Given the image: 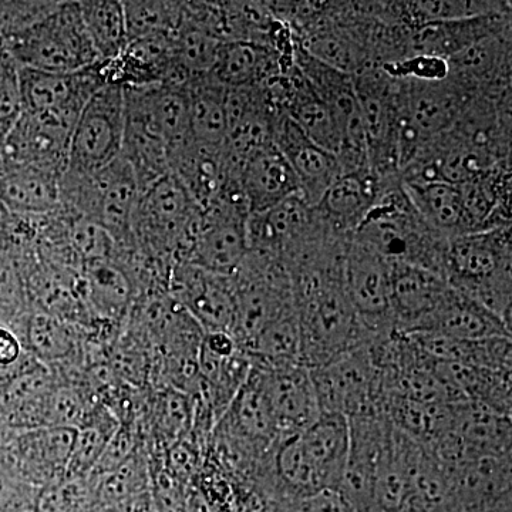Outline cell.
<instances>
[{
    "instance_id": "obj_24",
    "label": "cell",
    "mask_w": 512,
    "mask_h": 512,
    "mask_svg": "<svg viewBox=\"0 0 512 512\" xmlns=\"http://www.w3.org/2000/svg\"><path fill=\"white\" fill-rule=\"evenodd\" d=\"M295 66L268 46L251 42H222L208 76L225 89L261 86Z\"/></svg>"
},
{
    "instance_id": "obj_14",
    "label": "cell",
    "mask_w": 512,
    "mask_h": 512,
    "mask_svg": "<svg viewBox=\"0 0 512 512\" xmlns=\"http://www.w3.org/2000/svg\"><path fill=\"white\" fill-rule=\"evenodd\" d=\"M74 124L55 114L23 113L0 146V158L62 177Z\"/></svg>"
},
{
    "instance_id": "obj_33",
    "label": "cell",
    "mask_w": 512,
    "mask_h": 512,
    "mask_svg": "<svg viewBox=\"0 0 512 512\" xmlns=\"http://www.w3.org/2000/svg\"><path fill=\"white\" fill-rule=\"evenodd\" d=\"M30 311L22 272L8 252L0 251V325L20 336Z\"/></svg>"
},
{
    "instance_id": "obj_18",
    "label": "cell",
    "mask_w": 512,
    "mask_h": 512,
    "mask_svg": "<svg viewBox=\"0 0 512 512\" xmlns=\"http://www.w3.org/2000/svg\"><path fill=\"white\" fill-rule=\"evenodd\" d=\"M450 289L446 279L429 269L390 262V305L396 329L416 333L423 328Z\"/></svg>"
},
{
    "instance_id": "obj_32",
    "label": "cell",
    "mask_w": 512,
    "mask_h": 512,
    "mask_svg": "<svg viewBox=\"0 0 512 512\" xmlns=\"http://www.w3.org/2000/svg\"><path fill=\"white\" fill-rule=\"evenodd\" d=\"M128 42L175 35L184 19V2H123Z\"/></svg>"
},
{
    "instance_id": "obj_20",
    "label": "cell",
    "mask_w": 512,
    "mask_h": 512,
    "mask_svg": "<svg viewBox=\"0 0 512 512\" xmlns=\"http://www.w3.org/2000/svg\"><path fill=\"white\" fill-rule=\"evenodd\" d=\"M79 293L94 322L117 329L124 328L136 301V289L113 258L83 265Z\"/></svg>"
},
{
    "instance_id": "obj_10",
    "label": "cell",
    "mask_w": 512,
    "mask_h": 512,
    "mask_svg": "<svg viewBox=\"0 0 512 512\" xmlns=\"http://www.w3.org/2000/svg\"><path fill=\"white\" fill-rule=\"evenodd\" d=\"M343 286L372 342L397 330L390 305V262L386 258L349 238L343 258Z\"/></svg>"
},
{
    "instance_id": "obj_13",
    "label": "cell",
    "mask_w": 512,
    "mask_h": 512,
    "mask_svg": "<svg viewBox=\"0 0 512 512\" xmlns=\"http://www.w3.org/2000/svg\"><path fill=\"white\" fill-rule=\"evenodd\" d=\"M167 292L190 313L204 333L234 336L237 303L232 275L214 274L188 262H175Z\"/></svg>"
},
{
    "instance_id": "obj_19",
    "label": "cell",
    "mask_w": 512,
    "mask_h": 512,
    "mask_svg": "<svg viewBox=\"0 0 512 512\" xmlns=\"http://www.w3.org/2000/svg\"><path fill=\"white\" fill-rule=\"evenodd\" d=\"M237 180L249 214L268 210L293 195H302L291 165L272 140L249 151L239 161Z\"/></svg>"
},
{
    "instance_id": "obj_23",
    "label": "cell",
    "mask_w": 512,
    "mask_h": 512,
    "mask_svg": "<svg viewBox=\"0 0 512 512\" xmlns=\"http://www.w3.org/2000/svg\"><path fill=\"white\" fill-rule=\"evenodd\" d=\"M37 362L47 367L86 365V345L92 330L77 323L30 311L19 336Z\"/></svg>"
},
{
    "instance_id": "obj_30",
    "label": "cell",
    "mask_w": 512,
    "mask_h": 512,
    "mask_svg": "<svg viewBox=\"0 0 512 512\" xmlns=\"http://www.w3.org/2000/svg\"><path fill=\"white\" fill-rule=\"evenodd\" d=\"M119 427L120 421L110 409H107L104 404L96 407L92 414L74 430L72 456H70L66 478L92 474Z\"/></svg>"
},
{
    "instance_id": "obj_38",
    "label": "cell",
    "mask_w": 512,
    "mask_h": 512,
    "mask_svg": "<svg viewBox=\"0 0 512 512\" xmlns=\"http://www.w3.org/2000/svg\"><path fill=\"white\" fill-rule=\"evenodd\" d=\"M9 433L10 431L6 429L5 423H3L2 414H0V447L5 443L6 437H8Z\"/></svg>"
},
{
    "instance_id": "obj_35",
    "label": "cell",
    "mask_w": 512,
    "mask_h": 512,
    "mask_svg": "<svg viewBox=\"0 0 512 512\" xmlns=\"http://www.w3.org/2000/svg\"><path fill=\"white\" fill-rule=\"evenodd\" d=\"M390 79L410 80V82L437 83L444 82L450 74L448 60L437 56L413 55L380 64Z\"/></svg>"
},
{
    "instance_id": "obj_31",
    "label": "cell",
    "mask_w": 512,
    "mask_h": 512,
    "mask_svg": "<svg viewBox=\"0 0 512 512\" xmlns=\"http://www.w3.org/2000/svg\"><path fill=\"white\" fill-rule=\"evenodd\" d=\"M508 8H511L510 3L487 0L402 2V18L404 25L413 30L429 23L480 18Z\"/></svg>"
},
{
    "instance_id": "obj_7",
    "label": "cell",
    "mask_w": 512,
    "mask_h": 512,
    "mask_svg": "<svg viewBox=\"0 0 512 512\" xmlns=\"http://www.w3.org/2000/svg\"><path fill=\"white\" fill-rule=\"evenodd\" d=\"M249 208L238 183L201 210L190 251L184 262L220 275H234L248 254Z\"/></svg>"
},
{
    "instance_id": "obj_3",
    "label": "cell",
    "mask_w": 512,
    "mask_h": 512,
    "mask_svg": "<svg viewBox=\"0 0 512 512\" xmlns=\"http://www.w3.org/2000/svg\"><path fill=\"white\" fill-rule=\"evenodd\" d=\"M511 225L447 242L444 279L511 326Z\"/></svg>"
},
{
    "instance_id": "obj_36",
    "label": "cell",
    "mask_w": 512,
    "mask_h": 512,
    "mask_svg": "<svg viewBox=\"0 0 512 512\" xmlns=\"http://www.w3.org/2000/svg\"><path fill=\"white\" fill-rule=\"evenodd\" d=\"M37 362L8 326L0 325V382Z\"/></svg>"
},
{
    "instance_id": "obj_11",
    "label": "cell",
    "mask_w": 512,
    "mask_h": 512,
    "mask_svg": "<svg viewBox=\"0 0 512 512\" xmlns=\"http://www.w3.org/2000/svg\"><path fill=\"white\" fill-rule=\"evenodd\" d=\"M74 429L10 431L0 447V466L29 487H50L66 478Z\"/></svg>"
},
{
    "instance_id": "obj_9",
    "label": "cell",
    "mask_w": 512,
    "mask_h": 512,
    "mask_svg": "<svg viewBox=\"0 0 512 512\" xmlns=\"http://www.w3.org/2000/svg\"><path fill=\"white\" fill-rule=\"evenodd\" d=\"M311 375L322 413L340 414L348 419L383 414V377L367 346L312 369Z\"/></svg>"
},
{
    "instance_id": "obj_15",
    "label": "cell",
    "mask_w": 512,
    "mask_h": 512,
    "mask_svg": "<svg viewBox=\"0 0 512 512\" xmlns=\"http://www.w3.org/2000/svg\"><path fill=\"white\" fill-rule=\"evenodd\" d=\"M184 86L168 82L124 86L126 124L150 134L168 150H173L190 137Z\"/></svg>"
},
{
    "instance_id": "obj_29",
    "label": "cell",
    "mask_w": 512,
    "mask_h": 512,
    "mask_svg": "<svg viewBox=\"0 0 512 512\" xmlns=\"http://www.w3.org/2000/svg\"><path fill=\"white\" fill-rule=\"evenodd\" d=\"M84 28L100 62L119 59L128 45L126 13L117 0H84L79 2Z\"/></svg>"
},
{
    "instance_id": "obj_6",
    "label": "cell",
    "mask_w": 512,
    "mask_h": 512,
    "mask_svg": "<svg viewBox=\"0 0 512 512\" xmlns=\"http://www.w3.org/2000/svg\"><path fill=\"white\" fill-rule=\"evenodd\" d=\"M2 47L20 67L42 72L74 73L101 63L84 28L79 2H60L50 15Z\"/></svg>"
},
{
    "instance_id": "obj_28",
    "label": "cell",
    "mask_w": 512,
    "mask_h": 512,
    "mask_svg": "<svg viewBox=\"0 0 512 512\" xmlns=\"http://www.w3.org/2000/svg\"><path fill=\"white\" fill-rule=\"evenodd\" d=\"M403 187L421 220L433 231L447 239L464 234L463 194L460 184H403Z\"/></svg>"
},
{
    "instance_id": "obj_39",
    "label": "cell",
    "mask_w": 512,
    "mask_h": 512,
    "mask_svg": "<svg viewBox=\"0 0 512 512\" xmlns=\"http://www.w3.org/2000/svg\"><path fill=\"white\" fill-rule=\"evenodd\" d=\"M2 49H3V47H2V45H0V52H2Z\"/></svg>"
},
{
    "instance_id": "obj_2",
    "label": "cell",
    "mask_w": 512,
    "mask_h": 512,
    "mask_svg": "<svg viewBox=\"0 0 512 512\" xmlns=\"http://www.w3.org/2000/svg\"><path fill=\"white\" fill-rule=\"evenodd\" d=\"M349 238L389 262L420 266L444 278L448 239L421 220L400 178L384 188Z\"/></svg>"
},
{
    "instance_id": "obj_17",
    "label": "cell",
    "mask_w": 512,
    "mask_h": 512,
    "mask_svg": "<svg viewBox=\"0 0 512 512\" xmlns=\"http://www.w3.org/2000/svg\"><path fill=\"white\" fill-rule=\"evenodd\" d=\"M272 141L291 165L302 197L316 207L333 181L342 174L338 157L309 140L285 113L276 114Z\"/></svg>"
},
{
    "instance_id": "obj_8",
    "label": "cell",
    "mask_w": 512,
    "mask_h": 512,
    "mask_svg": "<svg viewBox=\"0 0 512 512\" xmlns=\"http://www.w3.org/2000/svg\"><path fill=\"white\" fill-rule=\"evenodd\" d=\"M126 100L123 84L109 80L90 97L74 124L67 170L93 174L123 153Z\"/></svg>"
},
{
    "instance_id": "obj_16",
    "label": "cell",
    "mask_w": 512,
    "mask_h": 512,
    "mask_svg": "<svg viewBox=\"0 0 512 512\" xmlns=\"http://www.w3.org/2000/svg\"><path fill=\"white\" fill-rule=\"evenodd\" d=\"M254 363L264 379L279 440L308 429L322 414L311 370L302 365L265 366L255 360Z\"/></svg>"
},
{
    "instance_id": "obj_37",
    "label": "cell",
    "mask_w": 512,
    "mask_h": 512,
    "mask_svg": "<svg viewBox=\"0 0 512 512\" xmlns=\"http://www.w3.org/2000/svg\"><path fill=\"white\" fill-rule=\"evenodd\" d=\"M301 503L302 501L293 500L276 501L269 512H303Z\"/></svg>"
},
{
    "instance_id": "obj_25",
    "label": "cell",
    "mask_w": 512,
    "mask_h": 512,
    "mask_svg": "<svg viewBox=\"0 0 512 512\" xmlns=\"http://www.w3.org/2000/svg\"><path fill=\"white\" fill-rule=\"evenodd\" d=\"M416 333L458 340H485L511 338V326L476 299L450 286L439 308Z\"/></svg>"
},
{
    "instance_id": "obj_12",
    "label": "cell",
    "mask_w": 512,
    "mask_h": 512,
    "mask_svg": "<svg viewBox=\"0 0 512 512\" xmlns=\"http://www.w3.org/2000/svg\"><path fill=\"white\" fill-rule=\"evenodd\" d=\"M23 113L55 114L76 124L83 107L110 80V63H97L74 73H50L20 67Z\"/></svg>"
},
{
    "instance_id": "obj_1",
    "label": "cell",
    "mask_w": 512,
    "mask_h": 512,
    "mask_svg": "<svg viewBox=\"0 0 512 512\" xmlns=\"http://www.w3.org/2000/svg\"><path fill=\"white\" fill-rule=\"evenodd\" d=\"M349 447V419L335 413H322L308 429L279 440L272 463L282 493L303 501L322 491H339Z\"/></svg>"
},
{
    "instance_id": "obj_22",
    "label": "cell",
    "mask_w": 512,
    "mask_h": 512,
    "mask_svg": "<svg viewBox=\"0 0 512 512\" xmlns=\"http://www.w3.org/2000/svg\"><path fill=\"white\" fill-rule=\"evenodd\" d=\"M399 178L383 180L372 170L342 173L323 194L316 211L330 228L349 238L372 210L384 188Z\"/></svg>"
},
{
    "instance_id": "obj_34",
    "label": "cell",
    "mask_w": 512,
    "mask_h": 512,
    "mask_svg": "<svg viewBox=\"0 0 512 512\" xmlns=\"http://www.w3.org/2000/svg\"><path fill=\"white\" fill-rule=\"evenodd\" d=\"M20 66L6 50L0 52V146L23 114Z\"/></svg>"
},
{
    "instance_id": "obj_26",
    "label": "cell",
    "mask_w": 512,
    "mask_h": 512,
    "mask_svg": "<svg viewBox=\"0 0 512 512\" xmlns=\"http://www.w3.org/2000/svg\"><path fill=\"white\" fill-rule=\"evenodd\" d=\"M60 178L0 158V205L10 214L49 217L60 208Z\"/></svg>"
},
{
    "instance_id": "obj_5",
    "label": "cell",
    "mask_w": 512,
    "mask_h": 512,
    "mask_svg": "<svg viewBox=\"0 0 512 512\" xmlns=\"http://www.w3.org/2000/svg\"><path fill=\"white\" fill-rule=\"evenodd\" d=\"M201 218V208L168 173L141 192L133 220L134 239L167 265L184 261Z\"/></svg>"
},
{
    "instance_id": "obj_27",
    "label": "cell",
    "mask_w": 512,
    "mask_h": 512,
    "mask_svg": "<svg viewBox=\"0 0 512 512\" xmlns=\"http://www.w3.org/2000/svg\"><path fill=\"white\" fill-rule=\"evenodd\" d=\"M188 127L195 143L222 147L227 138V89L208 74L185 84Z\"/></svg>"
},
{
    "instance_id": "obj_21",
    "label": "cell",
    "mask_w": 512,
    "mask_h": 512,
    "mask_svg": "<svg viewBox=\"0 0 512 512\" xmlns=\"http://www.w3.org/2000/svg\"><path fill=\"white\" fill-rule=\"evenodd\" d=\"M505 32H511V8L480 18L429 23L410 32L407 57L427 55L448 60L485 37Z\"/></svg>"
},
{
    "instance_id": "obj_4",
    "label": "cell",
    "mask_w": 512,
    "mask_h": 512,
    "mask_svg": "<svg viewBox=\"0 0 512 512\" xmlns=\"http://www.w3.org/2000/svg\"><path fill=\"white\" fill-rule=\"evenodd\" d=\"M140 185L123 157L93 174L66 170L60 178V208L103 228L114 244L133 241Z\"/></svg>"
}]
</instances>
